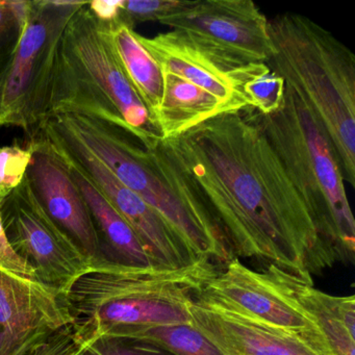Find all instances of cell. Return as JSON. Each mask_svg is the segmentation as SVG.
<instances>
[{
  "instance_id": "1",
  "label": "cell",
  "mask_w": 355,
  "mask_h": 355,
  "mask_svg": "<svg viewBox=\"0 0 355 355\" xmlns=\"http://www.w3.org/2000/svg\"><path fill=\"white\" fill-rule=\"evenodd\" d=\"M162 146L213 216L232 257L305 280L336 263L251 107L221 114Z\"/></svg>"
},
{
  "instance_id": "2",
  "label": "cell",
  "mask_w": 355,
  "mask_h": 355,
  "mask_svg": "<svg viewBox=\"0 0 355 355\" xmlns=\"http://www.w3.org/2000/svg\"><path fill=\"white\" fill-rule=\"evenodd\" d=\"M215 273L207 261L184 269L94 261L64 294L78 349L140 328L191 324L193 297Z\"/></svg>"
},
{
  "instance_id": "3",
  "label": "cell",
  "mask_w": 355,
  "mask_h": 355,
  "mask_svg": "<svg viewBox=\"0 0 355 355\" xmlns=\"http://www.w3.org/2000/svg\"><path fill=\"white\" fill-rule=\"evenodd\" d=\"M267 65L306 105L355 188V57L331 33L299 14L269 21Z\"/></svg>"
},
{
  "instance_id": "4",
  "label": "cell",
  "mask_w": 355,
  "mask_h": 355,
  "mask_svg": "<svg viewBox=\"0 0 355 355\" xmlns=\"http://www.w3.org/2000/svg\"><path fill=\"white\" fill-rule=\"evenodd\" d=\"M55 117L155 209L198 259L226 263L234 257L213 216L164 150L162 139L148 150L132 132L111 122L70 114Z\"/></svg>"
},
{
  "instance_id": "5",
  "label": "cell",
  "mask_w": 355,
  "mask_h": 355,
  "mask_svg": "<svg viewBox=\"0 0 355 355\" xmlns=\"http://www.w3.org/2000/svg\"><path fill=\"white\" fill-rule=\"evenodd\" d=\"M66 114L121 126L148 150L161 140L88 3L70 18L62 34L49 82L45 120Z\"/></svg>"
},
{
  "instance_id": "6",
  "label": "cell",
  "mask_w": 355,
  "mask_h": 355,
  "mask_svg": "<svg viewBox=\"0 0 355 355\" xmlns=\"http://www.w3.org/2000/svg\"><path fill=\"white\" fill-rule=\"evenodd\" d=\"M253 114L336 263L353 265L354 218L342 170L319 122L286 85L277 112L263 116L253 110Z\"/></svg>"
},
{
  "instance_id": "7",
  "label": "cell",
  "mask_w": 355,
  "mask_h": 355,
  "mask_svg": "<svg viewBox=\"0 0 355 355\" xmlns=\"http://www.w3.org/2000/svg\"><path fill=\"white\" fill-rule=\"evenodd\" d=\"M84 3L51 0L32 3L3 92L8 125L21 128L30 139L45 121L47 92L60 39L70 18Z\"/></svg>"
},
{
  "instance_id": "8",
  "label": "cell",
  "mask_w": 355,
  "mask_h": 355,
  "mask_svg": "<svg viewBox=\"0 0 355 355\" xmlns=\"http://www.w3.org/2000/svg\"><path fill=\"white\" fill-rule=\"evenodd\" d=\"M39 132L98 189L128 222L155 266L184 269L205 261L198 259L169 223L124 186L59 118L45 120Z\"/></svg>"
},
{
  "instance_id": "9",
  "label": "cell",
  "mask_w": 355,
  "mask_h": 355,
  "mask_svg": "<svg viewBox=\"0 0 355 355\" xmlns=\"http://www.w3.org/2000/svg\"><path fill=\"white\" fill-rule=\"evenodd\" d=\"M234 66L269 61V20L251 0H180L159 21Z\"/></svg>"
},
{
  "instance_id": "10",
  "label": "cell",
  "mask_w": 355,
  "mask_h": 355,
  "mask_svg": "<svg viewBox=\"0 0 355 355\" xmlns=\"http://www.w3.org/2000/svg\"><path fill=\"white\" fill-rule=\"evenodd\" d=\"M3 228L15 252L38 282L65 294L94 261L47 215L28 178L0 203Z\"/></svg>"
},
{
  "instance_id": "11",
  "label": "cell",
  "mask_w": 355,
  "mask_h": 355,
  "mask_svg": "<svg viewBox=\"0 0 355 355\" xmlns=\"http://www.w3.org/2000/svg\"><path fill=\"white\" fill-rule=\"evenodd\" d=\"M190 313L191 325L225 355H332L324 343L259 321L201 291Z\"/></svg>"
},
{
  "instance_id": "12",
  "label": "cell",
  "mask_w": 355,
  "mask_h": 355,
  "mask_svg": "<svg viewBox=\"0 0 355 355\" xmlns=\"http://www.w3.org/2000/svg\"><path fill=\"white\" fill-rule=\"evenodd\" d=\"M69 325L59 291L0 269V355H28Z\"/></svg>"
},
{
  "instance_id": "13",
  "label": "cell",
  "mask_w": 355,
  "mask_h": 355,
  "mask_svg": "<svg viewBox=\"0 0 355 355\" xmlns=\"http://www.w3.org/2000/svg\"><path fill=\"white\" fill-rule=\"evenodd\" d=\"M32 159L26 178L47 215L92 259L101 261V245L92 215L63 157L37 132L30 139Z\"/></svg>"
},
{
  "instance_id": "14",
  "label": "cell",
  "mask_w": 355,
  "mask_h": 355,
  "mask_svg": "<svg viewBox=\"0 0 355 355\" xmlns=\"http://www.w3.org/2000/svg\"><path fill=\"white\" fill-rule=\"evenodd\" d=\"M201 292L216 297L259 321L304 334L326 345L315 322L288 291L266 272L253 271L238 257L228 261L223 271L216 272Z\"/></svg>"
},
{
  "instance_id": "15",
  "label": "cell",
  "mask_w": 355,
  "mask_h": 355,
  "mask_svg": "<svg viewBox=\"0 0 355 355\" xmlns=\"http://www.w3.org/2000/svg\"><path fill=\"white\" fill-rule=\"evenodd\" d=\"M137 38L162 71L180 76L207 91L228 113L250 107L243 86L261 63L242 67L232 65L203 51L173 31L153 38L137 33Z\"/></svg>"
},
{
  "instance_id": "16",
  "label": "cell",
  "mask_w": 355,
  "mask_h": 355,
  "mask_svg": "<svg viewBox=\"0 0 355 355\" xmlns=\"http://www.w3.org/2000/svg\"><path fill=\"white\" fill-rule=\"evenodd\" d=\"M266 273L288 291L319 328L332 355H355V298L332 296L305 280L276 266Z\"/></svg>"
},
{
  "instance_id": "17",
  "label": "cell",
  "mask_w": 355,
  "mask_h": 355,
  "mask_svg": "<svg viewBox=\"0 0 355 355\" xmlns=\"http://www.w3.org/2000/svg\"><path fill=\"white\" fill-rule=\"evenodd\" d=\"M63 159L90 209L98 234L101 259L139 267H157L128 222L98 189L78 168Z\"/></svg>"
},
{
  "instance_id": "18",
  "label": "cell",
  "mask_w": 355,
  "mask_h": 355,
  "mask_svg": "<svg viewBox=\"0 0 355 355\" xmlns=\"http://www.w3.org/2000/svg\"><path fill=\"white\" fill-rule=\"evenodd\" d=\"M163 74L161 103L153 121L162 140L176 138L227 110L207 91L169 72Z\"/></svg>"
},
{
  "instance_id": "19",
  "label": "cell",
  "mask_w": 355,
  "mask_h": 355,
  "mask_svg": "<svg viewBox=\"0 0 355 355\" xmlns=\"http://www.w3.org/2000/svg\"><path fill=\"white\" fill-rule=\"evenodd\" d=\"M101 26L124 76L148 110L153 120L163 92L161 68L139 42L134 28L122 22L119 17Z\"/></svg>"
},
{
  "instance_id": "20",
  "label": "cell",
  "mask_w": 355,
  "mask_h": 355,
  "mask_svg": "<svg viewBox=\"0 0 355 355\" xmlns=\"http://www.w3.org/2000/svg\"><path fill=\"white\" fill-rule=\"evenodd\" d=\"M123 338L148 343L170 355H225L191 324L140 328L130 331Z\"/></svg>"
},
{
  "instance_id": "21",
  "label": "cell",
  "mask_w": 355,
  "mask_h": 355,
  "mask_svg": "<svg viewBox=\"0 0 355 355\" xmlns=\"http://www.w3.org/2000/svg\"><path fill=\"white\" fill-rule=\"evenodd\" d=\"M284 80L267 64L261 63L243 86L251 109L261 115L275 113L284 103Z\"/></svg>"
},
{
  "instance_id": "22",
  "label": "cell",
  "mask_w": 355,
  "mask_h": 355,
  "mask_svg": "<svg viewBox=\"0 0 355 355\" xmlns=\"http://www.w3.org/2000/svg\"><path fill=\"white\" fill-rule=\"evenodd\" d=\"M32 149L17 143L0 148V199L17 188L26 176Z\"/></svg>"
},
{
  "instance_id": "23",
  "label": "cell",
  "mask_w": 355,
  "mask_h": 355,
  "mask_svg": "<svg viewBox=\"0 0 355 355\" xmlns=\"http://www.w3.org/2000/svg\"><path fill=\"white\" fill-rule=\"evenodd\" d=\"M180 3V0H123L119 19L132 28L144 22H159L173 12Z\"/></svg>"
},
{
  "instance_id": "24",
  "label": "cell",
  "mask_w": 355,
  "mask_h": 355,
  "mask_svg": "<svg viewBox=\"0 0 355 355\" xmlns=\"http://www.w3.org/2000/svg\"><path fill=\"white\" fill-rule=\"evenodd\" d=\"M76 355H170L148 343L130 338H98L85 348L78 349Z\"/></svg>"
},
{
  "instance_id": "25",
  "label": "cell",
  "mask_w": 355,
  "mask_h": 355,
  "mask_svg": "<svg viewBox=\"0 0 355 355\" xmlns=\"http://www.w3.org/2000/svg\"><path fill=\"white\" fill-rule=\"evenodd\" d=\"M24 28L9 6L0 0V74L8 76Z\"/></svg>"
},
{
  "instance_id": "26",
  "label": "cell",
  "mask_w": 355,
  "mask_h": 355,
  "mask_svg": "<svg viewBox=\"0 0 355 355\" xmlns=\"http://www.w3.org/2000/svg\"><path fill=\"white\" fill-rule=\"evenodd\" d=\"M3 199H0L1 203ZM0 269L22 277L36 279L34 270L31 266L19 257L10 244L9 239L3 228L1 213H0Z\"/></svg>"
},
{
  "instance_id": "27",
  "label": "cell",
  "mask_w": 355,
  "mask_h": 355,
  "mask_svg": "<svg viewBox=\"0 0 355 355\" xmlns=\"http://www.w3.org/2000/svg\"><path fill=\"white\" fill-rule=\"evenodd\" d=\"M78 346L70 325L51 336L28 355H76Z\"/></svg>"
},
{
  "instance_id": "28",
  "label": "cell",
  "mask_w": 355,
  "mask_h": 355,
  "mask_svg": "<svg viewBox=\"0 0 355 355\" xmlns=\"http://www.w3.org/2000/svg\"><path fill=\"white\" fill-rule=\"evenodd\" d=\"M89 9L94 17L101 24H110L119 17L121 1H105L95 0L88 3Z\"/></svg>"
},
{
  "instance_id": "29",
  "label": "cell",
  "mask_w": 355,
  "mask_h": 355,
  "mask_svg": "<svg viewBox=\"0 0 355 355\" xmlns=\"http://www.w3.org/2000/svg\"><path fill=\"white\" fill-rule=\"evenodd\" d=\"M8 76L0 74V126H8V115L3 107V92Z\"/></svg>"
}]
</instances>
